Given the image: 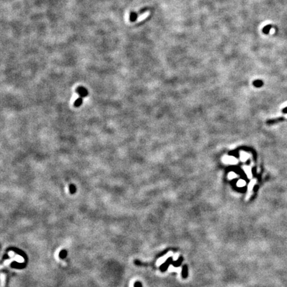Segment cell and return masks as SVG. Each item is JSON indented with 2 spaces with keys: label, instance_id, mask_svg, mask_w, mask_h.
<instances>
[{
  "label": "cell",
  "instance_id": "obj_3",
  "mask_svg": "<svg viewBox=\"0 0 287 287\" xmlns=\"http://www.w3.org/2000/svg\"><path fill=\"white\" fill-rule=\"evenodd\" d=\"M69 189H70V191H71V193H75V191H76V187H75V185H74L73 184L71 185H70V187H69Z\"/></svg>",
  "mask_w": 287,
  "mask_h": 287
},
{
  "label": "cell",
  "instance_id": "obj_6",
  "mask_svg": "<svg viewBox=\"0 0 287 287\" xmlns=\"http://www.w3.org/2000/svg\"><path fill=\"white\" fill-rule=\"evenodd\" d=\"M130 19L132 21H134L136 19V15L135 13H132L130 16Z\"/></svg>",
  "mask_w": 287,
  "mask_h": 287
},
{
  "label": "cell",
  "instance_id": "obj_4",
  "mask_svg": "<svg viewBox=\"0 0 287 287\" xmlns=\"http://www.w3.org/2000/svg\"><path fill=\"white\" fill-rule=\"evenodd\" d=\"M254 84H255V86H261L262 82L261 81V80H257V81H255V82H254Z\"/></svg>",
  "mask_w": 287,
  "mask_h": 287
},
{
  "label": "cell",
  "instance_id": "obj_1",
  "mask_svg": "<svg viewBox=\"0 0 287 287\" xmlns=\"http://www.w3.org/2000/svg\"><path fill=\"white\" fill-rule=\"evenodd\" d=\"M77 92L79 94L81 98L82 97H85L88 95V91L84 87H78L77 89Z\"/></svg>",
  "mask_w": 287,
  "mask_h": 287
},
{
  "label": "cell",
  "instance_id": "obj_2",
  "mask_svg": "<svg viewBox=\"0 0 287 287\" xmlns=\"http://www.w3.org/2000/svg\"><path fill=\"white\" fill-rule=\"evenodd\" d=\"M82 104V98L80 97V98H78L77 99V100H76L75 103H74V105H75V106H76V107H78V106H80Z\"/></svg>",
  "mask_w": 287,
  "mask_h": 287
},
{
  "label": "cell",
  "instance_id": "obj_7",
  "mask_svg": "<svg viewBox=\"0 0 287 287\" xmlns=\"http://www.w3.org/2000/svg\"><path fill=\"white\" fill-rule=\"evenodd\" d=\"M286 110V111H287V108L286 109V110Z\"/></svg>",
  "mask_w": 287,
  "mask_h": 287
},
{
  "label": "cell",
  "instance_id": "obj_5",
  "mask_svg": "<svg viewBox=\"0 0 287 287\" xmlns=\"http://www.w3.org/2000/svg\"><path fill=\"white\" fill-rule=\"evenodd\" d=\"M270 29V26H267V27H265V28H264V29H263V31L264 33H267L268 32V31H269V29Z\"/></svg>",
  "mask_w": 287,
  "mask_h": 287
}]
</instances>
